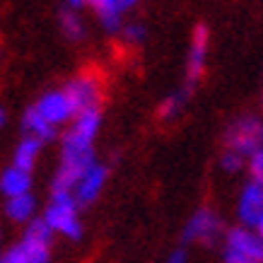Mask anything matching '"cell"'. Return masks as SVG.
Returning a JSON list of instances; mask_svg holds the SVG:
<instances>
[{
  "mask_svg": "<svg viewBox=\"0 0 263 263\" xmlns=\"http://www.w3.org/2000/svg\"><path fill=\"white\" fill-rule=\"evenodd\" d=\"M263 147V121L258 116H239L232 121L224 130V150L237 152L239 157L249 160L256 150Z\"/></svg>",
  "mask_w": 263,
  "mask_h": 263,
  "instance_id": "obj_1",
  "label": "cell"
},
{
  "mask_svg": "<svg viewBox=\"0 0 263 263\" xmlns=\"http://www.w3.org/2000/svg\"><path fill=\"white\" fill-rule=\"evenodd\" d=\"M63 92L72 106V116H80L87 111H99L104 99V82L99 80L97 72L85 70L78 78H72Z\"/></svg>",
  "mask_w": 263,
  "mask_h": 263,
  "instance_id": "obj_2",
  "label": "cell"
},
{
  "mask_svg": "<svg viewBox=\"0 0 263 263\" xmlns=\"http://www.w3.org/2000/svg\"><path fill=\"white\" fill-rule=\"evenodd\" d=\"M224 263H263V237L251 227H232L224 234Z\"/></svg>",
  "mask_w": 263,
  "mask_h": 263,
  "instance_id": "obj_3",
  "label": "cell"
},
{
  "mask_svg": "<svg viewBox=\"0 0 263 263\" xmlns=\"http://www.w3.org/2000/svg\"><path fill=\"white\" fill-rule=\"evenodd\" d=\"M46 222L51 230L63 234L68 239H80L82 237V224L78 217V200L72 193H51V205L44 213Z\"/></svg>",
  "mask_w": 263,
  "mask_h": 263,
  "instance_id": "obj_4",
  "label": "cell"
},
{
  "mask_svg": "<svg viewBox=\"0 0 263 263\" xmlns=\"http://www.w3.org/2000/svg\"><path fill=\"white\" fill-rule=\"evenodd\" d=\"M102 123V111H87L80 114L72 119V126L65 130L63 136V150L72 152V150H92L95 136L99 130Z\"/></svg>",
  "mask_w": 263,
  "mask_h": 263,
  "instance_id": "obj_5",
  "label": "cell"
},
{
  "mask_svg": "<svg viewBox=\"0 0 263 263\" xmlns=\"http://www.w3.org/2000/svg\"><path fill=\"white\" fill-rule=\"evenodd\" d=\"M208 41H210L208 27L205 24H196V29L191 34V46H189V61H186V89L189 92H191V87L198 85V80L205 72Z\"/></svg>",
  "mask_w": 263,
  "mask_h": 263,
  "instance_id": "obj_6",
  "label": "cell"
},
{
  "mask_svg": "<svg viewBox=\"0 0 263 263\" xmlns=\"http://www.w3.org/2000/svg\"><path fill=\"white\" fill-rule=\"evenodd\" d=\"M220 232H222L220 217L210 208H200V210L193 213V217L186 224L183 241H191V244H213L220 237Z\"/></svg>",
  "mask_w": 263,
  "mask_h": 263,
  "instance_id": "obj_7",
  "label": "cell"
},
{
  "mask_svg": "<svg viewBox=\"0 0 263 263\" xmlns=\"http://www.w3.org/2000/svg\"><path fill=\"white\" fill-rule=\"evenodd\" d=\"M237 215L244 227L256 230L263 220V183H256L249 179V183L241 189L237 200Z\"/></svg>",
  "mask_w": 263,
  "mask_h": 263,
  "instance_id": "obj_8",
  "label": "cell"
},
{
  "mask_svg": "<svg viewBox=\"0 0 263 263\" xmlns=\"http://www.w3.org/2000/svg\"><path fill=\"white\" fill-rule=\"evenodd\" d=\"M34 109H36L51 126H61L65 121L75 119V116H72V106H70V102H68V97H65L63 89H61V92H46V95H41L39 102L34 104Z\"/></svg>",
  "mask_w": 263,
  "mask_h": 263,
  "instance_id": "obj_9",
  "label": "cell"
},
{
  "mask_svg": "<svg viewBox=\"0 0 263 263\" xmlns=\"http://www.w3.org/2000/svg\"><path fill=\"white\" fill-rule=\"evenodd\" d=\"M106 176H109V169L102 167V164H92L87 169V174L80 179V183L75 186V200L82 203V205H89L99 198L104 183H106Z\"/></svg>",
  "mask_w": 263,
  "mask_h": 263,
  "instance_id": "obj_10",
  "label": "cell"
},
{
  "mask_svg": "<svg viewBox=\"0 0 263 263\" xmlns=\"http://www.w3.org/2000/svg\"><path fill=\"white\" fill-rule=\"evenodd\" d=\"M5 261L8 263H48L51 261V251H48V247L22 239L5 254Z\"/></svg>",
  "mask_w": 263,
  "mask_h": 263,
  "instance_id": "obj_11",
  "label": "cell"
},
{
  "mask_svg": "<svg viewBox=\"0 0 263 263\" xmlns=\"http://www.w3.org/2000/svg\"><path fill=\"white\" fill-rule=\"evenodd\" d=\"M22 128L29 138H36L39 143H51L56 138V126H51L36 109H27L22 116Z\"/></svg>",
  "mask_w": 263,
  "mask_h": 263,
  "instance_id": "obj_12",
  "label": "cell"
},
{
  "mask_svg": "<svg viewBox=\"0 0 263 263\" xmlns=\"http://www.w3.org/2000/svg\"><path fill=\"white\" fill-rule=\"evenodd\" d=\"M136 3L138 0H97L95 10L99 12L104 27H106L109 32H119L121 29V12L128 10L130 5H136Z\"/></svg>",
  "mask_w": 263,
  "mask_h": 263,
  "instance_id": "obj_13",
  "label": "cell"
},
{
  "mask_svg": "<svg viewBox=\"0 0 263 263\" xmlns=\"http://www.w3.org/2000/svg\"><path fill=\"white\" fill-rule=\"evenodd\" d=\"M29 186H32V176L29 172H22L17 167H10L0 174V191L5 193L8 198H15V196H24L29 193Z\"/></svg>",
  "mask_w": 263,
  "mask_h": 263,
  "instance_id": "obj_14",
  "label": "cell"
},
{
  "mask_svg": "<svg viewBox=\"0 0 263 263\" xmlns=\"http://www.w3.org/2000/svg\"><path fill=\"white\" fill-rule=\"evenodd\" d=\"M41 145L36 138H29V136H24L22 140H20V145H17V150H15V164L12 167L17 169H22V172H32L34 167V162H36V155H39L41 150Z\"/></svg>",
  "mask_w": 263,
  "mask_h": 263,
  "instance_id": "obj_15",
  "label": "cell"
},
{
  "mask_svg": "<svg viewBox=\"0 0 263 263\" xmlns=\"http://www.w3.org/2000/svg\"><path fill=\"white\" fill-rule=\"evenodd\" d=\"M34 208H36V200H34V196H32V193H24V196L8 198L5 215H8L12 222H27V220L34 215Z\"/></svg>",
  "mask_w": 263,
  "mask_h": 263,
  "instance_id": "obj_16",
  "label": "cell"
},
{
  "mask_svg": "<svg viewBox=\"0 0 263 263\" xmlns=\"http://www.w3.org/2000/svg\"><path fill=\"white\" fill-rule=\"evenodd\" d=\"M24 241H32V244H41V247H48L51 239H53V230L51 224L46 222V217H39V220H32L24 230Z\"/></svg>",
  "mask_w": 263,
  "mask_h": 263,
  "instance_id": "obj_17",
  "label": "cell"
},
{
  "mask_svg": "<svg viewBox=\"0 0 263 263\" xmlns=\"http://www.w3.org/2000/svg\"><path fill=\"white\" fill-rule=\"evenodd\" d=\"M189 89H183V92H176V95H169L164 102L160 104V111H157V116H160L162 121L167 119H174L176 114L183 109V104H186V99H189Z\"/></svg>",
  "mask_w": 263,
  "mask_h": 263,
  "instance_id": "obj_18",
  "label": "cell"
},
{
  "mask_svg": "<svg viewBox=\"0 0 263 263\" xmlns=\"http://www.w3.org/2000/svg\"><path fill=\"white\" fill-rule=\"evenodd\" d=\"M61 29H63L65 36L72 41H78L85 36V27H82L80 17L75 15L72 10H63V12H61Z\"/></svg>",
  "mask_w": 263,
  "mask_h": 263,
  "instance_id": "obj_19",
  "label": "cell"
},
{
  "mask_svg": "<svg viewBox=\"0 0 263 263\" xmlns=\"http://www.w3.org/2000/svg\"><path fill=\"white\" fill-rule=\"evenodd\" d=\"M247 169H249L251 181L263 183V147H261V150H256L254 155L247 160Z\"/></svg>",
  "mask_w": 263,
  "mask_h": 263,
  "instance_id": "obj_20",
  "label": "cell"
},
{
  "mask_svg": "<svg viewBox=\"0 0 263 263\" xmlns=\"http://www.w3.org/2000/svg\"><path fill=\"white\" fill-rule=\"evenodd\" d=\"M220 164H222L224 172H239L244 164H247V160L244 157H239L237 152H230V150H222V157H220Z\"/></svg>",
  "mask_w": 263,
  "mask_h": 263,
  "instance_id": "obj_21",
  "label": "cell"
},
{
  "mask_svg": "<svg viewBox=\"0 0 263 263\" xmlns=\"http://www.w3.org/2000/svg\"><path fill=\"white\" fill-rule=\"evenodd\" d=\"M123 36H126L128 41H140L145 36V29L140 24H126V27H123Z\"/></svg>",
  "mask_w": 263,
  "mask_h": 263,
  "instance_id": "obj_22",
  "label": "cell"
},
{
  "mask_svg": "<svg viewBox=\"0 0 263 263\" xmlns=\"http://www.w3.org/2000/svg\"><path fill=\"white\" fill-rule=\"evenodd\" d=\"M169 263H186V254L183 251H174V254L169 256Z\"/></svg>",
  "mask_w": 263,
  "mask_h": 263,
  "instance_id": "obj_23",
  "label": "cell"
},
{
  "mask_svg": "<svg viewBox=\"0 0 263 263\" xmlns=\"http://www.w3.org/2000/svg\"><path fill=\"white\" fill-rule=\"evenodd\" d=\"M5 123H8V114H5V109L0 106V128L5 126Z\"/></svg>",
  "mask_w": 263,
  "mask_h": 263,
  "instance_id": "obj_24",
  "label": "cell"
},
{
  "mask_svg": "<svg viewBox=\"0 0 263 263\" xmlns=\"http://www.w3.org/2000/svg\"><path fill=\"white\" fill-rule=\"evenodd\" d=\"M68 3H70V8H80L85 0H68Z\"/></svg>",
  "mask_w": 263,
  "mask_h": 263,
  "instance_id": "obj_25",
  "label": "cell"
},
{
  "mask_svg": "<svg viewBox=\"0 0 263 263\" xmlns=\"http://www.w3.org/2000/svg\"><path fill=\"white\" fill-rule=\"evenodd\" d=\"M256 232H258V234H261V237H263V220H261V222H258V227H256Z\"/></svg>",
  "mask_w": 263,
  "mask_h": 263,
  "instance_id": "obj_26",
  "label": "cell"
},
{
  "mask_svg": "<svg viewBox=\"0 0 263 263\" xmlns=\"http://www.w3.org/2000/svg\"><path fill=\"white\" fill-rule=\"evenodd\" d=\"M0 263H8V261H5V258H0Z\"/></svg>",
  "mask_w": 263,
  "mask_h": 263,
  "instance_id": "obj_27",
  "label": "cell"
}]
</instances>
